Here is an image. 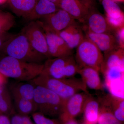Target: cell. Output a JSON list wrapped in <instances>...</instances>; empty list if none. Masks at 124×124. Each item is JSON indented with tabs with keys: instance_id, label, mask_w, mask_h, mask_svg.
I'll return each instance as SVG.
<instances>
[{
	"instance_id": "6da1fadb",
	"label": "cell",
	"mask_w": 124,
	"mask_h": 124,
	"mask_svg": "<svg viewBox=\"0 0 124 124\" xmlns=\"http://www.w3.org/2000/svg\"><path fill=\"white\" fill-rule=\"evenodd\" d=\"M43 63L29 62L6 55L0 60V73L21 82L35 79L42 71Z\"/></svg>"
},
{
	"instance_id": "7a4b0ae2",
	"label": "cell",
	"mask_w": 124,
	"mask_h": 124,
	"mask_svg": "<svg viewBox=\"0 0 124 124\" xmlns=\"http://www.w3.org/2000/svg\"><path fill=\"white\" fill-rule=\"evenodd\" d=\"M31 81L35 85L49 89L65 100L77 93L88 92L81 79L75 77L55 79L41 74Z\"/></svg>"
},
{
	"instance_id": "3957f363",
	"label": "cell",
	"mask_w": 124,
	"mask_h": 124,
	"mask_svg": "<svg viewBox=\"0 0 124 124\" xmlns=\"http://www.w3.org/2000/svg\"><path fill=\"white\" fill-rule=\"evenodd\" d=\"M3 46L7 56L22 61L42 63L46 59L33 48L22 31L17 35L11 36Z\"/></svg>"
},
{
	"instance_id": "277c9868",
	"label": "cell",
	"mask_w": 124,
	"mask_h": 124,
	"mask_svg": "<svg viewBox=\"0 0 124 124\" xmlns=\"http://www.w3.org/2000/svg\"><path fill=\"white\" fill-rule=\"evenodd\" d=\"M33 100L39 112L45 116H54L61 115L66 100L45 87L35 85Z\"/></svg>"
},
{
	"instance_id": "5b68a950",
	"label": "cell",
	"mask_w": 124,
	"mask_h": 124,
	"mask_svg": "<svg viewBox=\"0 0 124 124\" xmlns=\"http://www.w3.org/2000/svg\"><path fill=\"white\" fill-rule=\"evenodd\" d=\"M79 68L73 55L61 58L48 59L43 63L41 74L55 79L74 77Z\"/></svg>"
},
{
	"instance_id": "8992f818",
	"label": "cell",
	"mask_w": 124,
	"mask_h": 124,
	"mask_svg": "<svg viewBox=\"0 0 124 124\" xmlns=\"http://www.w3.org/2000/svg\"><path fill=\"white\" fill-rule=\"evenodd\" d=\"M75 58L79 69L90 67L100 72L104 57L97 46L85 36L77 47Z\"/></svg>"
},
{
	"instance_id": "52a82bcc",
	"label": "cell",
	"mask_w": 124,
	"mask_h": 124,
	"mask_svg": "<svg viewBox=\"0 0 124 124\" xmlns=\"http://www.w3.org/2000/svg\"><path fill=\"white\" fill-rule=\"evenodd\" d=\"M22 31L35 50L47 59L51 58L48 50L45 31L38 20L31 21Z\"/></svg>"
},
{
	"instance_id": "ba28073f",
	"label": "cell",
	"mask_w": 124,
	"mask_h": 124,
	"mask_svg": "<svg viewBox=\"0 0 124 124\" xmlns=\"http://www.w3.org/2000/svg\"><path fill=\"white\" fill-rule=\"evenodd\" d=\"M38 20L44 28L57 33L76 23L69 14L60 8Z\"/></svg>"
},
{
	"instance_id": "9c48e42d",
	"label": "cell",
	"mask_w": 124,
	"mask_h": 124,
	"mask_svg": "<svg viewBox=\"0 0 124 124\" xmlns=\"http://www.w3.org/2000/svg\"><path fill=\"white\" fill-rule=\"evenodd\" d=\"M43 28L45 33L48 50L51 58L64 57L73 55V50L69 47L58 33Z\"/></svg>"
},
{
	"instance_id": "30bf717a",
	"label": "cell",
	"mask_w": 124,
	"mask_h": 124,
	"mask_svg": "<svg viewBox=\"0 0 124 124\" xmlns=\"http://www.w3.org/2000/svg\"><path fill=\"white\" fill-rule=\"evenodd\" d=\"M83 31L94 33L113 34L115 31L109 26L105 17L96 10L90 9L88 14L82 23Z\"/></svg>"
},
{
	"instance_id": "8fae6325",
	"label": "cell",
	"mask_w": 124,
	"mask_h": 124,
	"mask_svg": "<svg viewBox=\"0 0 124 124\" xmlns=\"http://www.w3.org/2000/svg\"><path fill=\"white\" fill-rule=\"evenodd\" d=\"M90 94L89 92L83 91L77 93L67 99L60 115L62 121L64 122L72 119L83 111L85 102Z\"/></svg>"
},
{
	"instance_id": "7c38bea8",
	"label": "cell",
	"mask_w": 124,
	"mask_h": 124,
	"mask_svg": "<svg viewBox=\"0 0 124 124\" xmlns=\"http://www.w3.org/2000/svg\"><path fill=\"white\" fill-rule=\"evenodd\" d=\"M84 32L85 36L92 41L104 54L119 48L113 34L94 33L88 31Z\"/></svg>"
},
{
	"instance_id": "4fadbf2b",
	"label": "cell",
	"mask_w": 124,
	"mask_h": 124,
	"mask_svg": "<svg viewBox=\"0 0 124 124\" xmlns=\"http://www.w3.org/2000/svg\"><path fill=\"white\" fill-rule=\"evenodd\" d=\"M59 7L66 11L75 20L82 23L90 9L78 0H61Z\"/></svg>"
},
{
	"instance_id": "5bb4252c",
	"label": "cell",
	"mask_w": 124,
	"mask_h": 124,
	"mask_svg": "<svg viewBox=\"0 0 124 124\" xmlns=\"http://www.w3.org/2000/svg\"><path fill=\"white\" fill-rule=\"evenodd\" d=\"M82 27L76 22L58 33L66 42L69 47L73 50L77 48L85 37Z\"/></svg>"
},
{
	"instance_id": "9a60e30c",
	"label": "cell",
	"mask_w": 124,
	"mask_h": 124,
	"mask_svg": "<svg viewBox=\"0 0 124 124\" xmlns=\"http://www.w3.org/2000/svg\"><path fill=\"white\" fill-rule=\"evenodd\" d=\"M99 71L90 67L79 68L78 73L81 79L87 88L96 90H102L103 86L102 84Z\"/></svg>"
},
{
	"instance_id": "2e32d148",
	"label": "cell",
	"mask_w": 124,
	"mask_h": 124,
	"mask_svg": "<svg viewBox=\"0 0 124 124\" xmlns=\"http://www.w3.org/2000/svg\"><path fill=\"white\" fill-rule=\"evenodd\" d=\"M99 100L100 104L106 106L111 110L116 119L120 122H124V98L109 94Z\"/></svg>"
},
{
	"instance_id": "e0dca14e",
	"label": "cell",
	"mask_w": 124,
	"mask_h": 124,
	"mask_svg": "<svg viewBox=\"0 0 124 124\" xmlns=\"http://www.w3.org/2000/svg\"><path fill=\"white\" fill-rule=\"evenodd\" d=\"M59 7L48 0H38L32 11L26 19L36 21L58 10Z\"/></svg>"
},
{
	"instance_id": "ac0fdd59",
	"label": "cell",
	"mask_w": 124,
	"mask_h": 124,
	"mask_svg": "<svg viewBox=\"0 0 124 124\" xmlns=\"http://www.w3.org/2000/svg\"><path fill=\"white\" fill-rule=\"evenodd\" d=\"M99 100L90 94L85 102L83 111L86 123L89 124H97L99 116Z\"/></svg>"
},
{
	"instance_id": "d6986e66",
	"label": "cell",
	"mask_w": 124,
	"mask_h": 124,
	"mask_svg": "<svg viewBox=\"0 0 124 124\" xmlns=\"http://www.w3.org/2000/svg\"><path fill=\"white\" fill-rule=\"evenodd\" d=\"M38 0H8L13 12L19 17L26 19L32 11Z\"/></svg>"
},
{
	"instance_id": "ffe728a7",
	"label": "cell",
	"mask_w": 124,
	"mask_h": 124,
	"mask_svg": "<svg viewBox=\"0 0 124 124\" xmlns=\"http://www.w3.org/2000/svg\"><path fill=\"white\" fill-rule=\"evenodd\" d=\"M100 71L114 67H124V49L117 48L103 55Z\"/></svg>"
},
{
	"instance_id": "44dd1931",
	"label": "cell",
	"mask_w": 124,
	"mask_h": 124,
	"mask_svg": "<svg viewBox=\"0 0 124 124\" xmlns=\"http://www.w3.org/2000/svg\"><path fill=\"white\" fill-rule=\"evenodd\" d=\"M16 109L18 114L28 116L37 110V107L33 100H29L18 96H14Z\"/></svg>"
},
{
	"instance_id": "7402d4cb",
	"label": "cell",
	"mask_w": 124,
	"mask_h": 124,
	"mask_svg": "<svg viewBox=\"0 0 124 124\" xmlns=\"http://www.w3.org/2000/svg\"><path fill=\"white\" fill-rule=\"evenodd\" d=\"M28 82V81H27ZM35 85L33 83L23 82L15 85L12 90L14 96H18L29 100H33Z\"/></svg>"
},
{
	"instance_id": "603a6c76",
	"label": "cell",
	"mask_w": 124,
	"mask_h": 124,
	"mask_svg": "<svg viewBox=\"0 0 124 124\" xmlns=\"http://www.w3.org/2000/svg\"><path fill=\"white\" fill-rule=\"evenodd\" d=\"M101 1L106 12V17L115 18L124 16L123 11L115 1L112 0H102Z\"/></svg>"
},
{
	"instance_id": "cb8c5ba5",
	"label": "cell",
	"mask_w": 124,
	"mask_h": 124,
	"mask_svg": "<svg viewBox=\"0 0 124 124\" xmlns=\"http://www.w3.org/2000/svg\"><path fill=\"white\" fill-rule=\"evenodd\" d=\"M98 124H121L107 107L100 104Z\"/></svg>"
},
{
	"instance_id": "d4e9b609",
	"label": "cell",
	"mask_w": 124,
	"mask_h": 124,
	"mask_svg": "<svg viewBox=\"0 0 124 124\" xmlns=\"http://www.w3.org/2000/svg\"><path fill=\"white\" fill-rule=\"evenodd\" d=\"M15 19L12 14L0 10V35L7 33L15 25Z\"/></svg>"
},
{
	"instance_id": "484cf974",
	"label": "cell",
	"mask_w": 124,
	"mask_h": 124,
	"mask_svg": "<svg viewBox=\"0 0 124 124\" xmlns=\"http://www.w3.org/2000/svg\"><path fill=\"white\" fill-rule=\"evenodd\" d=\"M2 87L0 88V113L6 115H12L14 111L8 95Z\"/></svg>"
},
{
	"instance_id": "4316f807",
	"label": "cell",
	"mask_w": 124,
	"mask_h": 124,
	"mask_svg": "<svg viewBox=\"0 0 124 124\" xmlns=\"http://www.w3.org/2000/svg\"><path fill=\"white\" fill-rule=\"evenodd\" d=\"M32 116L36 124H61L57 120L49 119L39 112H34Z\"/></svg>"
},
{
	"instance_id": "83f0119b",
	"label": "cell",
	"mask_w": 124,
	"mask_h": 124,
	"mask_svg": "<svg viewBox=\"0 0 124 124\" xmlns=\"http://www.w3.org/2000/svg\"><path fill=\"white\" fill-rule=\"evenodd\" d=\"M117 44L119 48L124 49V27L116 29L114 31Z\"/></svg>"
},
{
	"instance_id": "f1b7e54d",
	"label": "cell",
	"mask_w": 124,
	"mask_h": 124,
	"mask_svg": "<svg viewBox=\"0 0 124 124\" xmlns=\"http://www.w3.org/2000/svg\"><path fill=\"white\" fill-rule=\"evenodd\" d=\"M10 120L11 124H23L24 116L19 114H13L11 115Z\"/></svg>"
},
{
	"instance_id": "f546056e",
	"label": "cell",
	"mask_w": 124,
	"mask_h": 124,
	"mask_svg": "<svg viewBox=\"0 0 124 124\" xmlns=\"http://www.w3.org/2000/svg\"><path fill=\"white\" fill-rule=\"evenodd\" d=\"M80 2L85 5L89 8L91 9L95 8L96 2L95 0H78Z\"/></svg>"
},
{
	"instance_id": "4dcf8cb0",
	"label": "cell",
	"mask_w": 124,
	"mask_h": 124,
	"mask_svg": "<svg viewBox=\"0 0 124 124\" xmlns=\"http://www.w3.org/2000/svg\"><path fill=\"white\" fill-rule=\"evenodd\" d=\"M0 124H11L8 116L0 113Z\"/></svg>"
},
{
	"instance_id": "1f68e13d",
	"label": "cell",
	"mask_w": 124,
	"mask_h": 124,
	"mask_svg": "<svg viewBox=\"0 0 124 124\" xmlns=\"http://www.w3.org/2000/svg\"><path fill=\"white\" fill-rule=\"evenodd\" d=\"M11 36L7 35V33L0 35V48L1 46H3L5 42Z\"/></svg>"
},
{
	"instance_id": "d6a6232c",
	"label": "cell",
	"mask_w": 124,
	"mask_h": 124,
	"mask_svg": "<svg viewBox=\"0 0 124 124\" xmlns=\"http://www.w3.org/2000/svg\"><path fill=\"white\" fill-rule=\"evenodd\" d=\"M6 78L0 73V88L2 87L6 81Z\"/></svg>"
},
{
	"instance_id": "836d02e7",
	"label": "cell",
	"mask_w": 124,
	"mask_h": 124,
	"mask_svg": "<svg viewBox=\"0 0 124 124\" xmlns=\"http://www.w3.org/2000/svg\"><path fill=\"white\" fill-rule=\"evenodd\" d=\"M64 124H79L73 119L68 120L64 122Z\"/></svg>"
},
{
	"instance_id": "e575fe53",
	"label": "cell",
	"mask_w": 124,
	"mask_h": 124,
	"mask_svg": "<svg viewBox=\"0 0 124 124\" xmlns=\"http://www.w3.org/2000/svg\"><path fill=\"white\" fill-rule=\"evenodd\" d=\"M48 0L49 1L54 3V4L57 5L58 7H59V4H60V2L61 0Z\"/></svg>"
},
{
	"instance_id": "d590c367",
	"label": "cell",
	"mask_w": 124,
	"mask_h": 124,
	"mask_svg": "<svg viewBox=\"0 0 124 124\" xmlns=\"http://www.w3.org/2000/svg\"><path fill=\"white\" fill-rule=\"evenodd\" d=\"M8 0H0V5L8 1Z\"/></svg>"
},
{
	"instance_id": "8d00e7d4",
	"label": "cell",
	"mask_w": 124,
	"mask_h": 124,
	"mask_svg": "<svg viewBox=\"0 0 124 124\" xmlns=\"http://www.w3.org/2000/svg\"><path fill=\"white\" fill-rule=\"evenodd\" d=\"M114 1H118V2H124V0H112Z\"/></svg>"
},
{
	"instance_id": "74e56055",
	"label": "cell",
	"mask_w": 124,
	"mask_h": 124,
	"mask_svg": "<svg viewBox=\"0 0 124 124\" xmlns=\"http://www.w3.org/2000/svg\"><path fill=\"white\" fill-rule=\"evenodd\" d=\"M88 124V123H86H86H85V124Z\"/></svg>"
},
{
	"instance_id": "f35d334b",
	"label": "cell",
	"mask_w": 124,
	"mask_h": 124,
	"mask_svg": "<svg viewBox=\"0 0 124 124\" xmlns=\"http://www.w3.org/2000/svg\"><path fill=\"white\" fill-rule=\"evenodd\" d=\"M100 0V1H101V0Z\"/></svg>"
}]
</instances>
